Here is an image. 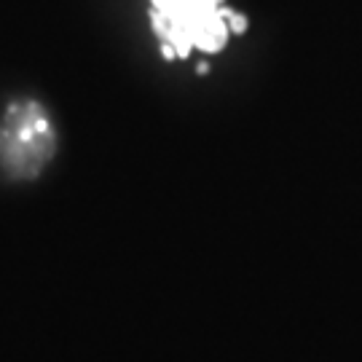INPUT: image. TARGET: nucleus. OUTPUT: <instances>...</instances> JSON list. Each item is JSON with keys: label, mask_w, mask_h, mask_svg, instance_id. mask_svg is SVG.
I'll return each mask as SVG.
<instances>
[{"label": "nucleus", "mask_w": 362, "mask_h": 362, "mask_svg": "<svg viewBox=\"0 0 362 362\" xmlns=\"http://www.w3.org/2000/svg\"><path fill=\"white\" fill-rule=\"evenodd\" d=\"M228 27H231L233 35H242L247 30V19L242 16V13H231V19H228Z\"/></svg>", "instance_id": "f257e3e1"}]
</instances>
